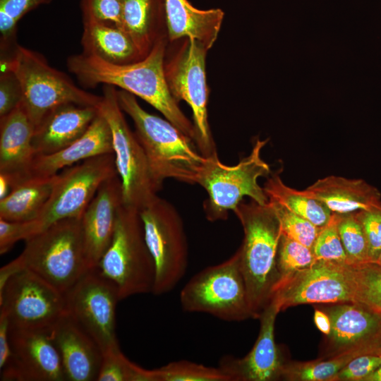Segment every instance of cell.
<instances>
[{
	"label": "cell",
	"mask_w": 381,
	"mask_h": 381,
	"mask_svg": "<svg viewBox=\"0 0 381 381\" xmlns=\"http://www.w3.org/2000/svg\"><path fill=\"white\" fill-rule=\"evenodd\" d=\"M99 113L98 107L65 104L50 111L35 128V156L58 152L79 139Z\"/></svg>",
	"instance_id": "cell-21"
},
{
	"label": "cell",
	"mask_w": 381,
	"mask_h": 381,
	"mask_svg": "<svg viewBox=\"0 0 381 381\" xmlns=\"http://www.w3.org/2000/svg\"><path fill=\"white\" fill-rule=\"evenodd\" d=\"M37 233L35 221L13 222L0 218V254L9 251L19 241Z\"/></svg>",
	"instance_id": "cell-41"
},
{
	"label": "cell",
	"mask_w": 381,
	"mask_h": 381,
	"mask_svg": "<svg viewBox=\"0 0 381 381\" xmlns=\"http://www.w3.org/2000/svg\"><path fill=\"white\" fill-rule=\"evenodd\" d=\"M281 311L271 299L260 316V329L251 351L243 358L223 356L219 367L231 381H271L280 378L284 364L274 341V323Z\"/></svg>",
	"instance_id": "cell-17"
},
{
	"label": "cell",
	"mask_w": 381,
	"mask_h": 381,
	"mask_svg": "<svg viewBox=\"0 0 381 381\" xmlns=\"http://www.w3.org/2000/svg\"><path fill=\"white\" fill-rule=\"evenodd\" d=\"M207 52L198 41L188 38L174 59L164 64V71L173 97L177 102L185 101L190 107L195 131V144L202 156L209 157L217 152L208 123Z\"/></svg>",
	"instance_id": "cell-13"
},
{
	"label": "cell",
	"mask_w": 381,
	"mask_h": 381,
	"mask_svg": "<svg viewBox=\"0 0 381 381\" xmlns=\"http://www.w3.org/2000/svg\"><path fill=\"white\" fill-rule=\"evenodd\" d=\"M368 246L370 262H373L381 251V206L356 212Z\"/></svg>",
	"instance_id": "cell-40"
},
{
	"label": "cell",
	"mask_w": 381,
	"mask_h": 381,
	"mask_svg": "<svg viewBox=\"0 0 381 381\" xmlns=\"http://www.w3.org/2000/svg\"><path fill=\"white\" fill-rule=\"evenodd\" d=\"M244 231L238 248L252 318H259L278 280L277 253L282 235L279 218L270 202L241 201L233 210Z\"/></svg>",
	"instance_id": "cell-2"
},
{
	"label": "cell",
	"mask_w": 381,
	"mask_h": 381,
	"mask_svg": "<svg viewBox=\"0 0 381 381\" xmlns=\"http://www.w3.org/2000/svg\"><path fill=\"white\" fill-rule=\"evenodd\" d=\"M273 205L281 222L282 234L312 248L322 227L296 214L285 206L269 200Z\"/></svg>",
	"instance_id": "cell-38"
},
{
	"label": "cell",
	"mask_w": 381,
	"mask_h": 381,
	"mask_svg": "<svg viewBox=\"0 0 381 381\" xmlns=\"http://www.w3.org/2000/svg\"><path fill=\"white\" fill-rule=\"evenodd\" d=\"M370 354L376 355L381 357V337L376 343Z\"/></svg>",
	"instance_id": "cell-48"
},
{
	"label": "cell",
	"mask_w": 381,
	"mask_h": 381,
	"mask_svg": "<svg viewBox=\"0 0 381 381\" xmlns=\"http://www.w3.org/2000/svg\"><path fill=\"white\" fill-rule=\"evenodd\" d=\"M97 381H155L153 370L129 361L119 346L103 353Z\"/></svg>",
	"instance_id": "cell-31"
},
{
	"label": "cell",
	"mask_w": 381,
	"mask_h": 381,
	"mask_svg": "<svg viewBox=\"0 0 381 381\" xmlns=\"http://www.w3.org/2000/svg\"><path fill=\"white\" fill-rule=\"evenodd\" d=\"M11 356L9 325L6 318L0 314V370L7 365Z\"/></svg>",
	"instance_id": "cell-44"
},
{
	"label": "cell",
	"mask_w": 381,
	"mask_h": 381,
	"mask_svg": "<svg viewBox=\"0 0 381 381\" xmlns=\"http://www.w3.org/2000/svg\"><path fill=\"white\" fill-rule=\"evenodd\" d=\"M83 23L82 53L115 64H131L144 57L121 28L100 23Z\"/></svg>",
	"instance_id": "cell-26"
},
{
	"label": "cell",
	"mask_w": 381,
	"mask_h": 381,
	"mask_svg": "<svg viewBox=\"0 0 381 381\" xmlns=\"http://www.w3.org/2000/svg\"><path fill=\"white\" fill-rule=\"evenodd\" d=\"M116 175L114 154L95 156L61 170L56 174L49 200L34 220L37 233L58 221L81 218L100 186Z\"/></svg>",
	"instance_id": "cell-12"
},
{
	"label": "cell",
	"mask_w": 381,
	"mask_h": 381,
	"mask_svg": "<svg viewBox=\"0 0 381 381\" xmlns=\"http://www.w3.org/2000/svg\"><path fill=\"white\" fill-rule=\"evenodd\" d=\"M117 96L122 111L134 122L135 133L156 179L161 184L167 178L197 183L207 157L194 141L168 120L146 111L133 94L121 90Z\"/></svg>",
	"instance_id": "cell-3"
},
{
	"label": "cell",
	"mask_w": 381,
	"mask_h": 381,
	"mask_svg": "<svg viewBox=\"0 0 381 381\" xmlns=\"http://www.w3.org/2000/svg\"><path fill=\"white\" fill-rule=\"evenodd\" d=\"M155 381H231L219 366L188 361H173L153 370Z\"/></svg>",
	"instance_id": "cell-32"
},
{
	"label": "cell",
	"mask_w": 381,
	"mask_h": 381,
	"mask_svg": "<svg viewBox=\"0 0 381 381\" xmlns=\"http://www.w3.org/2000/svg\"><path fill=\"white\" fill-rule=\"evenodd\" d=\"M263 189L270 201L279 203L318 227L325 226L332 212L322 202L313 198L303 190L286 186L279 172L271 174Z\"/></svg>",
	"instance_id": "cell-29"
},
{
	"label": "cell",
	"mask_w": 381,
	"mask_h": 381,
	"mask_svg": "<svg viewBox=\"0 0 381 381\" xmlns=\"http://www.w3.org/2000/svg\"><path fill=\"white\" fill-rule=\"evenodd\" d=\"M15 260L65 294L90 268L80 218L58 221L25 241Z\"/></svg>",
	"instance_id": "cell-4"
},
{
	"label": "cell",
	"mask_w": 381,
	"mask_h": 381,
	"mask_svg": "<svg viewBox=\"0 0 381 381\" xmlns=\"http://www.w3.org/2000/svg\"><path fill=\"white\" fill-rule=\"evenodd\" d=\"M35 126L20 104L0 118V173L8 174L13 187L28 177L35 157Z\"/></svg>",
	"instance_id": "cell-22"
},
{
	"label": "cell",
	"mask_w": 381,
	"mask_h": 381,
	"mask_svg": "<svg viewBox=\"0 0 381 381\" xmlns=\"http://www.w3.org/2000/svg\"><path fill=\"white\" fill-rule=\"evenodd\" d=\"M356 356V353L348 352L331 356L327 360L284 365L280 378L298 381H332Z\"/></svg>",
	"instance_id": "cell-30"
},
{
	"label": "cell",
	"mask_w": 381,
	"mask_h": 381,
	"mask_svg": "<svg viewBox=\"0 0 381 381\" xmlns=\"http://www.w3.org/2000/svg\"><path fill=\"white\" fill-rule=\"evenodd\" d=\"M12 189L13 183L9 176L0 173V200L7 196Z\"/></svg>",
	"instance_id": "cell-46"
},
{
	"label": "cell",
	"mask_w": 381,
	"mask_h": 381,
	"mask_svg": "<svg viewBox=\"0 0 381 381\" xmlns=\"http://www.w3.org/2000/svg\"><path fill=\"white\" fill-rule=\"evenodd\" d=\"M17 76L23 92L22 105L35 128L55 108L65 104L98 107L102 96L78 87L64 73L51 66L40 54L16 44L1 57V71Z\"/></svg>",
	"instance_id": "cell-5"
},
{
	"label": "cell",
	"mask_w": 381,
	"mask_h": 381,
	"mask_svg": "<svg viewBox=\"0 0 381 381\" xmlns=\"http://www.w3.org/2000/svg\"><path fill=\"white\" fill-rule=\"evenodd\" d=\"M180 303L186 312L207 313L228 322L252 318L239 250L195 274L181 289Z\"/></svg>",
	"instance_id": "cell-9"
},
{
	"label": "cell",
	"mask_w": 381,
	"mask_h": 381,
	"mask_svg": "<svg viewBox=\"0 0 381 381\" xmlns=\"http://www.w3.org/2000/svg\"><path fill=\"white\" fill-rule=\"evenodd\" d=\"M121 29L131 38L143 56L162 38L158 30L165 21L164 0H122Z\"/></svg>",
	"instance_id": "cell-28"
},
{
	"label": "cell",
	"mask_w": 381,
	"mask_h": 381,
	"mask_svg": "<svg viewBox=\"0 0 381 381\" xmlns=\"http://www.w3.org/2000/svg\"><path fill=\"white\" fill-rule=\"evenodd\" d=\"M106 154H114L112 135L99 112L87 131L74 143L54 153L35 156L28 176H52L75 163Z\"/></svg>",
	"instance_id": "cell-23"
},
{
	"label": "cell",
	"mask_w": 381,
	"mask_h": 381,
	"mask_svg": "<svg viewBox=\"0 0 381 381\" xmlns=\"http://www.w3.org/2000/svg\"><path fill=\"white\" fill-rule=\"evenodd\" d=\"M68 314L97 342L103 353L119 347L116 285L97 267L90 269L65 294Z\"/></svg>",
	"instance_id": "cell-15"
},
{
	"label": "cell",
	"mask_w": 381,
	"mask_h": 381,
	"mask_svg": "<svg viewBox=\"0 0 381 381\" xmlns=\"http://www.w3.org/2000/svg\"><path fill=\"white\" fill-rule=\"evenodd\" d=\"M164 13L170 40L193 38L207 50L217 40L224 18L220 8L199 9L188 0H164Z\"/></svg>",
	"instance_id": "cell-25"
},
{
	"label": "cell",
	"mask_w": 381,
	"mask_h": 381,
	"mask_svg": "<svg viewBox=\"0 0 381 381\" xmlns=\"http://www.w3.org/2000/svg\"><path fill=\"white\" fill-rule=\"evenodd\" d=\"M372 262H375L377 264H378L379 265L381 266V251L380 252V253L378 254L377 257L376 258V259Z\"/></svg>",
	"instance_id": "cell-49"
},
{
	"label": "cell",
	"mask_w": 381,
	"mask_h": 381,
	"mask_svg": "<svg viewBox=\"0 0 381 381\" xmlns=\"http://www.w3.org/2000/svg\"><path fill=\"white\" fill-rule=\"evenodd\" d=\"M56 175L28 176L0 200V218L13 222H30L38 218L49 200Z\"/></svg>",
	"instance_id": "cell-27"
},
{
	"label": "cell",
	"mask_w": 381,
	"mask_h": 381,
	"mask_svg": "<svg viewBox=\"0 0 381 381\" xmlns=\"http://www.w3.org/2000/svg\"><path fill=\"white\" fill-rule=\"evenodd\" d=\"M381 365V357L363 354L351 359L336 375L334 380L364 381Z\"/></svg>",
	"instance_id": "cell-43"
},
{
	"label": "cell",
	"mask_w": 381,
	"mask_h": 381,
	"mask_svg": "<svg viewBox=\"0 0 381 381\" xmlns=\"http://www.w3.org/2000/svg\"><path fill=\"white\" fill-rule=\"evenodd\" d=\"M324 203L332 213L348 214L381 206V194L360 179L328 176L303 190Z\"/></svg>",
	"instance_id": "cell-24"
},
{
	"label": "cell",
	"mask_w": 381,
	"mask_h": 381,
	"mask_svg": "<svg viewBox=\"0 0 381 381\" xmlns=\"http://www.w3.org/2000/svg\"><path fill=\"white\" fill-rule=\"evenodd\" d=\"M49 329H10L11 356L1 370V380H66Z\"/></svg>",
	"instance_id": "cell-16"
},
{
	"label": "cell",
	"mask_w": 381,
	"mask_h": 381,
	"mask_svg": "<svg viewBox=\"0 0 381 381\" xmlns=\"http://www.w3.org/2000/svg\"><path fill=\"white\" fill-rule=\"evenodd\" d=\"M164 54L165 43L160 38L145 57L133 63L115 64L81 53L71 56L67 67L86 87L108 85L140 97L195 143L194 125L182 112L169 89Z\"/></svg>",
	"instance_id": "cell-1"
},
{
	"label": "cell",
	"mask_w": 381,
	"mask_h": 381,
	"mask_svg": "<svg viewBox=\"0 0 381 381\" xmlns=\"http://www.w3.org/2000/svg\"><path fill=\"white\" fill-rule=\"evenodd\" d=\"M281 310L301 304L357 303L351 265L320 261L279 279L272 290Z\"/></svg>",
	"instance_id": "cell-14"
},
{
	"label": "cell",
	"mask_w": 381,
	"mask_h": 381,
	"mask_svg": "<svg viewBox=\"0 0 381 381\" xmlns=\"http://www.w3.org/2000/svg\"><path fill=\"white\" fill-rule=\"evenodd\" d=\"M339 215L332 213L328 223L321 228L313 247L316 260L349 263L338 231Z\"/></svg>",
	"instance_id": "cell-37"
},
{
	"label": "cell",
	"mask_w": 381,
	"mask_h": 381,
	"mask_svg": "<svg viewBox=\"0 0 381 381\" xmlns=\"http://www.w3.org/2000/svg\"><path fill=\"white\" fill-rule=\"evenodd\" d=\"M98 107L109 124L123 204L139 212L150 204L162 188L135 133L130 129L119 105L115 87L104 85Z\"/></svg>",
	"instance_id": "cell-7"
},
{
	"label": "cell",
	"mask_w": 381,
	"mask_h": 381,
	"mask_svg": "<svg viewBox=\"0 0 381 381\" xmlns=\"http://www.w3.org/2000/svg\"><path fill=\"white\" fill-rule=\"evenodd\" d=\"M350 265L356 282L357 304L381 314V266L372 262Z\"/></svg>",
	"instance_id": "cell-33"
},
{
	"label": "cell",
	"mask_w": 381,
	"mask_h": 381,
	"mask_svg": "<svg viewBox=\"0 0 381 381\" xmlns=\"http://www.w3.org/2000/svg\"><path fill=\"white\" fill-rule=\"evenodd\" d=\"M315 261L312 248L282 234L277 260L278 280L310 267Z\"/></svg>",
	"instance_id": "cell-36"
},
{
	"label": "cell",
	"mask_w": 381,
	"mask_h": 381,
	"mask_svg": "<svg viewBox=\"0 0 381 381\" xmlns=\"http://www.w3.org/2000/svg\"><path fill=\"white\" fill-rule=\"evenodd\" d=\"M49 334L61 356L66 380H97L103 352L68 313L50 328Z\"/></svg>",
	"instance_id": "cell-20"
},
{
	"label": "cell",
	"mask_w": 381,
	"mask_h": 381,
	"mask_svg": "<svg viewBox=\"0 0 381 381\" xmlns=\"http://www.w3.org/2000/svg\"><path fill=\"white\" fill-rule=\"evenodd\" d=\"M339 234L349 264L370 262L368 243L356 212L339 214Z\"/></svg>",
	"instance_id": "cell-34"
},
{
	"label": "cell",
	"mask_w": 381,
	"mask_h": 381,
	"mask_svg": "<svg viewBox=\"0 0 381 381\" xmlns=\"http://www.w3.org/2000/svg\"><path fill=\"white\" fill-rule=\"evenodd\" d=\"M364 381H381V365L368 376Z\"/></svg>",
	"instance_id": "cell-47"
},
{
	"label": "cell",
	"mask_w": 381,
	"mask_h": 381,
	"mask_svg": "<svg viewBox=\"0 0 381 381\" xmlns=\"http://www.w3.org/2000/svg\"><path fill=\"white\" fill-rule=\"evenodd\" d=\"M66 313L65 295L27 269L0 289V314L11 330L49 329Z\"/></svg>",
	"instance_id": "cell-11"
},
{
	"label": "cell",
	"mask_w": 381,
	"mask_h": 381,
	"mask_svg": "<svg viewBox=\"0 0 381 381\" xmlns=\"http://www.w3.org/2000/svg\"><path fill=\"white\" fill-rule=\"evenodd\" d=\"M331 329L328 340L332 356L370 354L381 337V314L353 303H338L326 310Z\"/></svg>",
	"instance_id": "cell-18"
},
{
	"label": "cell",
	"mask_w": 381,
	"mask_h": 381,
	"mask_svg": "<svg viewBox=\"0 0 381 381\" xmlns=\"http://www.w3.org/2000/svg\"><path fill=\"white\" fill-rule=\"evenodd\" d=\"M52 0H0L1 50L12 48L16 42L18 23L30 11Z\"/></svg>",
	"instance_id": "cell-35"
},
{
	"label": "cell",
	"mask_w": 381,
	"mask_h": 381,
	"mask_svg": "<svg viewBox=\"0 0 381 381\" xmlns=\"http://www.w3.org/2000/svg\"><path fill=\"white\" fill-rule=\"evenodd\" d=\"M123 204L119 175L105 181L99 188L80 218L85 248L90 269L97 267L114 233L117 214Z\"/></svg>",
	"instance_id": "cell-19"
},
{
	"label": "cell",
	"mask_w": 381,
	"mask_h": 381,
	"mask_svg": "<svg viewBox=\"0 0 381 381\" xmlns=\"http://www.w3.org/2000/svg\"><path fill=\"white\" fill-rule=\"evenodd\" d=\"M97 267L116 285L121 300L152 293L155 264L138 210L119 207L113 238Z\"/></svg>",
	"instance_id": "cell-6"
},
{
	"label": "cell",
	"mask_w": 381,
	"mask_h": 381,
	"mask_svg": "<svg viewBox=\"0 0 381 381\" xmlns=\"http://www.w3.org/2000/svg\"><path fill=\"white\" fill-rule=\"evenodd\" d=\"M314 322L316 327L323 334L328 335L331 329V323L328 315L320 310H315Z\"/></svg>",
	"instance_id": "cell-45"
},
{
	"label": "cell",
	"mask_w": 381,
	"mask_h": 381,
	"mask_svg": "<svg viewBox=\"0 0 381 381\" xmlns=\"http://www.w3.org/2000/svg\"><path fill=\"white\" fill-rule=\"evenodd\" d=\"M267 141L256 140L250 155L234 166L222 164L217 154L207 157L197 183L208 194L204 210L209 221L226 219L229 211H233L245 196L260 205L269 202L258 183L260 177L270 174V166L260 155Z\"/></svg>",
	"instance_id": "cell-8"
},
{
	"label": "cell",
	"mask_w": 381,
	"mask_h": 381,
	"mask_svg": "<svg viewBox=\"0 0 381 381\" xmlns=\"http://www.w3.org/2000/svg\"><path fill=\"white\" fill-rule=\"evenodd\" d=\"M139 213L155 264L152 294L162 295L174 289L186 272L188 246L184 224L176 209L158 196Z\"/></svg>",
	"instance_id": "cell-10"
},
{
	"label": "cell",
	"mask_w": 381,
	"mask_h": 381,
	"mask_svg": "<svg viewBox=\"0 0 381 381\" xmlns=\"http://www.w3.org/2000/svg\"><path fill=\"white\" fill-rule=\"evenodd\" d=\"M22 101V89L16 74L8 70L1 71L0 118L14 110Z\"/></svg>",
	"instance_id": "cell-42"
},
{
	"label": "cell",
	"mask_w": 381,
	"mask_h": 381,
	"mask_svg": "<svg viewBox=\"0 0 381 381\" xmlns=\"http://www.w3.org/2000/svg\"><path fill=\"white\" fill-rule=\"evenodd\" d=\"M83 22H95L121 28L122 0H81Z\"/></svg>",
	"instance_id": "cell-39"
}]
</instances>
